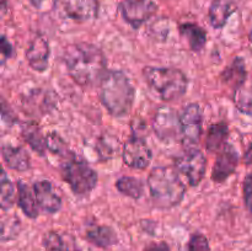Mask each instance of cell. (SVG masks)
<instances>
[{
  "mask_svg": "<svg viewBox=\"0 0 252 251\" xmlns=\"http://www.w3.org/2000/svg\"><path fill=\"white\" fill-rule=\"evenodd\" d=\"M63 59L70 78L83 88L97 85L107 73L105 54L93 43L70 44L64 51Z\"/></svg>",
  "mask_w": 252,
  "mask_h": 251,
  "instance_id": "obj_1",
  "label": "cell"
},
{
  "mask_svg": "<svg viewBox=\"0 0 252 251\" xmlns=\"http://www.w3.org/2000/svg\"><path fill=\"white\" fill-rule=\"evenodd\" d=\"M98 85V98L111 115L123 117L130 112L134 102L135 89L123 71H107Z\"/></svg>",
  "mask_w": 252,
  "mask_h": 251,
  "instance_id": "obj_2",
  "label": "cell"
},
{
  "mask_svg": "<svg viewBox=\"0 0 252 251\" xmlns=\"http://www.w3.org/2000/svg\"><path fill=\"white\" fill-rule=\"evenodd\" d=\"M148 186L154 204L162 209L179 206L186 193L179 171L170 166L154 167L148 177Z\"/></svg>",
  "mask_w": 252,
  "mask_h": 251,
  "instance_id": "obj_3",
  "label": "cell"
},
{
  "mask_svg": "<svg viewBox=\"0 0 252 251\" xmlns=\"http://www.w3.org/2000/svg\"><path fill=\"white\" fill-rule=\"evenodd\" d=\"M143 76L148 85L164 101L182 97L189 86V79L184 71L172 66H145Z\"/></svg>",
  "mask_w": 252,
  "mask_h": 251,
  "instance_id": "obj_4",
  "label": "cell"
},
{
  "mask_svg": "<svg viewBox=\"0 0 252 251\" xmlns=\"http://www.w3.org/2000/svg\"><path fill=\"white\" fill-rule=\"evenodd\" d=\"M62 176L76 196H86L97 184V174L84 159L69 153L63 157L61 166Z\"/></svg>",
  "mask_w": 252,
  "mask_h": 251,
  "instance_id": "obj_5",
  "label": "cell"
},
{
  "mask_svg": "<svg viewBox=\"0 0 252 251\" xmlns=\"http://www.w3.org/2000/svg\"><path fill=\"white\" fill-rule=\"evenodd\" d=\"M175 167L186 176L192 187H196L206 175L207 159L201 150L191 148L175 159Z\"/></svg>",
  "mask_w": 252,
  "mask_h": 251,
  "instance_id": "obj_6",
  "label": "cell"
},
{
  "mask_svg": "<svg viewBox=\"0 0 252 251\" xmlns=\"http://www.w3.org/2000/svg\"><path fill=\"white\" fill-rule=\"evenodd\" d=\"M152 127L157 137L162 142H172L182 135L180 116L170 106L158 108L153 118Z\"/></svg>",
  "mask_w": 252,
  "mask_h": 251,
  "instance_id": "obj_7",
  "label": "cell"
},
{
  "mask_svg": "<svg viewBox=\"0 0 252 251\" xmlns=\"http://www.w3.org/2000/svg\"><path fill=\"white\" fill-rule=\"evenodd\" d=\"M121 16L133 29H139L158 10L153 0H123L118 5Z\"/></svg>",
  "mask_w": 252,
  "mask_h": 251,
  "instance_id": "obj_8",
  "label": "cell"
},
{
  "mask_svg": "<svg viewBox=\"0 0 252 251\" xmlns=\"http://www.w3.org/2000/svg\"><path fill=\"white\" fill-rule=\"evenodd\" d=\"M182 143L186 147L198 144L202 135V110L198 103H189L184 108L181 116Z\"/></svg>",
  "mask_w": 252,
  "mask_h": 251,
  "instance_id": "obj_9",
  "label": "cell"
},
{
  "mask_svg": "<svg viewBox=\"0 0 252 251\" xmlns=\"http://www.w3.org/2000/svg\"><path fill=\"white\" fill-rule=\"evenodd\" d=\"M59 11L76 22H89L97 17L98 0H57Z\"/></svg>",
  "mask_w": 252,
  "mask_h": 251,
  "instance_id": "obj_10",
  "label": "cell"
},
{
  "mask_svg": "<svg viewBox=\"0 0 252 251\" xmlns=\"http://www.w3.org/2000/svg\"><path fill=\"white\" fill-rule=\"evenodd\" d=\"M122 157L127 166L143 170L152 162L153 153L142 138L133 137L123 145Z\"/></svg>",
  "mask_w": 252,
  "mask_h": 251,
  "instance_id": "obj_11",
  "label": "cell"
},
{
  "mask_svg": "<svg viewBox=\"0 0 252 251\" xmlns=\"http://www.w3.org/2000/svg\"><path fill=\"white\" fill-rule=\"evenodd\" d=\"M239 162V154L235 148L226 143L219 153L212 170V180L217 184H223L230 175L235 172Z\"/></svg>",
  "mask_w": 252,
  "mask_h": 251,
  "instance_id": "obj_12",
  "label": "cell"
},
{
  "mask_svg": "<svg viewBox=\"0 0 252 251\" xmlns=\"http://www.w3.org/2000/svg\"><path fill=\"white\" fill-rule=\"evenodd\" d=\"M33 192L36 194L37 203L42 211L53 214L61 209L62 198L54 189L52 182L47 181V180L34 182Z\"/></svg>",
  "mask_w": 252,
  "mask_h": 251,
  "instance_id": "obj_13",
  "label": "cell"
},
{
  "mask_svg": "<svg viewBox=\"0 0 252 251\" xmlns=\"http://www.w3.org/2000/svg\"><path fill=\"white\" fill-rule=\"evenodd\" d=\"M49 44L46 38L37 36L30 42V46L26 51V59L29 65L36 71L47 70L49 64Z\"/></svg>",
  "mask_w": 252,
  "mask_h": 251,
  "instance_id": "obj_14",
  "label": "cell"
},
{
  "mask_svg": "<svg viewBox=\"0 0 252 251\" xmlns=\"http://www.w3.org/2000/svg\"><path fill=\"white\" fill-rule=\"evenodd\" d=\"M46 251H81L76 239L70 233L61 230L47 231L42 239Z\"/></svg>",
  "mask_w": 252,
  "mask_h": 251,
  "instance_id": "obj_15",
  "label": "cell"
},
{
  "mask_svg": "<svg viewBox=\"0 0 252 251\" xmlns=\"http://www.w3.org/2000/svg\"><path fill=\"white\" fill-rule=\"evenodd\" d=\"M240 0H212L208 11L209 22L214 29H223L229 17L238 10Z\"/></svg>",
  "mask_w": 252,
  "mask_h": 251,
  "instance_id": "obj_16",
  "label": "cell"
},
{
  "mask_svg": "<svg viewBox=\"0 0 252 251\" xmlns=\"http://www.w3.org/2000/svg\"><path fill=\"white\" fill-rule=\"evenodd\" d=\"M86 240L94 246L100 249H108L118 244V236L111 226L107 225H93L88 226L85 233Z\"/></svg>",
  "mask_w": 252,
  "mask_h": 251,
  "instance_id": "obj_17",
  "label": "cell"
},
{
  "mask_svg": "<svg viewBox=\"0 0 252 251\" xmlns=\"http://www.w3.org/2000/svg\"><path fill=\"white\" fill-rule=\"evenodd\" d=\"M1 154L4 162L12 170L26 171L31 166L30 155L22 147L12 144H4L1 147Z\"/></svg>",
  "mask_w": 252,
  "mask_h": 251,
  "instance_id": "obj_18",
  "label": "cell"
},
{
  "mask_svg": "<svg viewBox=\"0 0 252 251\" xmlns=\"http://www.w3.org/2000/svg\"><path fill=\"white\" fill-rule=\"evenodd\" d=\"M21 137L30 145L34 153L39 157H44L47 150L46 138L42 134V130L36 122H25L21 126Z\"/></svg>",
  "mask_w": 252,
  "mask_h": 251,
  "instance_id": "obj_19",
  "label": "cell"
},
{
  "mask_svg": "<svg viewBox=\"0 0 252 251\" xmlns=\"http://www.w3.org/2000/svg\"><path fill=\"white\" fill-rule=\"evenodd\" d=\"M246 75H248V73H246L244 59L240 57H236L233 63L221 73L220 76L223 83L236 93L239 89L243 88L246 80Z\"/></svg>",
  "mask_w": 252,
  "mask_h": 251,
  "instance_id": "obj_20",
  "label": "cell"
},
{
  "mask_svg": "<svg viewBox=\"0 0 252 251\" xmlns=\"http://www.w3.org/2000/svg\"><path fill=\"white\" fill-rule=\"evenodd\" d=\"M17 203L27 218L34 219L38 217V203L36 194L24 181H17Z\"/></svg>",
  "mask_w": 252,
  "mask_h": 251,
  "instance_id": "obj_21",
  "label": "cell"
},
{
  "mask_svg": "<svg viewBox=\"0 0 252 251\" xmlns=\"http://www.w3.org/2000/svg\"><path fill=\"white\" fill-rule=\"evenodd\" d=\"M179 30L180 34L184 38H186V41L189 42V46L192 51L199 52L206 46L207 33L201 26H198L196 24H191V22H187V24L180 25Z\"/></svg>",
  "mask_w": 252,
  "mask_h": 251,
  "instance_id": "obj_22",
  "label": "cell"
},
{
  "mask_svg": "<svg viewBox=\"0 0 252 251\" xmlns=\"http://www.w3.org/2000/svg\"><path fill=\"white\" fill-rule=\"evenodd\" d=\"M229 135L228 125L224 122L216 123L209 127L206 138V148L209 152L214 153L223 149L226 144Z\"/></svg>",
  "mask_w": 252,
  "mask_h": 251,
  "instance_id": "obj_23",
  "label": "cell"
},
{
  "mask_svg": "<svg viewBox=\"0 0 252 251\" xmlns=\"http://www.w3.org/2000/svg\"><path fill=\"white\" fill-rule=\"evenodd\" d=\"M116 187L121 193L133 199H139L144 193V185L140 180L132 176H122L116 181Z\"/></svg>",
  "mask_w": 252,
  "mask_h": 251,
  "instance_id": "obj_24",
  "label": "cell"
},
{
  "mask_svg": "<svg viewBox=\"0 0 252 251\" xmlns=\"http://www.w3.org/2000/svg\"><path fill=\"white\" fill-rule=\"evenodd\" d=\"M15 202V188L11 180L7 177L6 172L2 171L0 181V204L4 211L11 208Z\"/></svg>",
  "mask_w": 252,
  "mask_h": 251,
  "instance_id": "obj_25",
  "label": "cell"
},
{
  "mask_svg": "<svg viewBox=\"0 0 252 251\" xmlns=\"http://www.w3.org/2000/svg\"><path fill=\"white\" fill-rule=\"evenodd\" d=\"M46 143H47V149H48L52 154L61 155L62 157H64L70 153L69 152L68 147H66L65 142L62 139L61 135L57 134V133L54 132L47 134Z\"/></svg>",
  "mask_w": 252,
  "mask_h": 251,
  "instance_id": "obj_26",
  "label": "cell"
},
{
  "mask_svg": "<svg viewBox=\"0 0 252 251\" xmlns=\"http://www.w3.org/2000/svg\"><path fill=\"white\" fill-rule=\"evenodd\" d=\"M235 105L240 112L246 115H252V94L251 91L239 89L235 93Z\"/></svg>",
  "mask_w": 252,
  "mask_h": 251,
  "instance_id": "obj_27",
  "label": "cell"
},
{
  "mask_svg": "<svg viewBox=\"0 0 252 251\" xmlns=\"http://www.w3.org/2000/svg\"><path fill=\"white\" fill-rule=\"evenodd\" d=\"M187 251H211L208 239L203 234L194 233L187 244Z\"/></svg>",
  "mask_w": 252,
  "mask_h": 251,
  "instance_id": "obj_28",
  "label": "cell"
},
{
  "mask_svg": "<svg viewBox=\"0 0 252 251\" xmlns=\"http://www.w3.org/2000/svg\"><path fill=\"white\" fill-rule=\"evenodd\" d=\"M10 225L7 226L6 224H1V240L4 241H10L14 240L17 235H19L20 230V221L14 219V221H9Z\"/></svg>",
  "mask_w": 252,
  "mask_h": 251,
  "instance_id": "obj_29",
  "label": "cell"
},
{
  "mask_svg": "<svg viewBox=\"0 0 252 251\" xmlns=\"http://www.w3.org/2000/svg\"><path fill=\"white\" fill-rule=\"evenodd\" d=\"M244 202H245V207L249 212L252 214V172L249 174L244 180Z\"/></svg>",
  "mask_w": 252,
  "mask_h": 251,
  "instance_id": "obj_30",
  "label": "cell"
},
{
  "mask_svg": "<svg viewBox=\"0 0 252 251\" xmlns=\"http://www.w3.org/2000/svg\"><path fill=\"white\" fill-rule=\"evenodd\" d=\"M108 139L110 138L100 140V145L97 144V152L101 157H103V159H108V157H113V154H115L116 145H111L108 143Z\"/></svg>",
  "mask_w": 252,
  "mask_h": 251,
  "instance_id": "obj_31",
  "label": "cell"
},
{
  "mask_svg": "<svg viewBox=\"0 0 252 251\" xmlns=\"http://www.w3.org/2000/svg\"><path fill=\"white\" fill-rule=\"evenodd\" d=\"M12 49L11 43L6 39V37L2 36L1 37V56H2V63L5 62V59H9L12 57Z\"/></svg>",
  "mask_w": 252,
  "mask_h": 251,
  "instance_id": "obj_32",
  "label": "cell"
},
{
  "mask_svg": "<svg viewBox=\"0 0 252 251\" xmlns=\"http://www.w3.org/2000/svg\"><path fill=\"white\" fill-rule=\"evenodd\" d=\"M143 251H170V245L166 241H159V243H149L144 246Z\"/></svg>",
  "mask_w": 252,
  "mask_h": 251,
  "instance_id": "obj_33",
  "label": "cell"
},
{
  "mask_svg": "<svg viewBox=\"0 0 252 251\" xmlns=\"http://www.w3.org/2000/svg\"><path fill=\"white\" fill-rule=\"evenodd\" d=\"M244 162L248 165H252V143L249 149L246 150L245 155H244Z\"/></svg>",
  "mask_w": 252,
  "mask_h": 251,
  "instance_id": "obj_34",
  "label": "cell"
},
{
  "mask_svg": "<svg viewBox=\"0 0 252 251\" xmlns=\"http://www.w3.org/2000/svg\"><path fill=\"white\" fill-rule=\"evenodd\" d=\"M43 1L44 0H30V2H31L34 7H39L42 4H43Z\"/></svg>",
  "mask_w": 252,
  "mask_h": 251,
  "instance_id": "obj_35",
  "label": "cell"
},
{
  "mask_svg": "<svg viewBox=\"0 0 252 251\" xmlns=\"http://www.w3.org/2000/svg\"><path fill=\"white\" fill-rule=\"evenodd\" d=\"M249 38H250V41L252 42V30H251V32H250V34H249Z\"/></svg>",
  "mask_w": 252,
  "mask_h": 251,
  "instance_id": "obj_36",
  "label": "cell"
}]
</instances>
